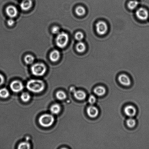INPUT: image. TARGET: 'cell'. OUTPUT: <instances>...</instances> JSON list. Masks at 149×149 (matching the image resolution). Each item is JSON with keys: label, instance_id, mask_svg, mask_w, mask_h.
<instances>
[{"label": "cell", "instance_id": "cell-1", "mask_svg": "<svg viewBox=\"0 0 149 149\" xmlns=\"http://www.w3.org/2000/svg\"><path fill=\"white\" fill-rule=\"evenodd\" d=\"M27 89L34 93H40L44 90V84L42 81L40 80L32 79L27 83Z\"/></svg>", "mask_w": 149, "mask_h": 149}, {"label": "cell", "instance_id": "cell-2", "mask_svg": "<svg viewBox=\"0 0 149 149\" xmlns=\"http://www.w3.org/2000/svg\"><path fill=\"white\" fill-rule=\"evenodd\" d=\"M69 40V38L68 35L65 32H61L58 34L56 37V45L59 48H64L67 45Z\"/></svg>", "mask_w": 149, "mask_h": 149}, {"label": "cell", "instance_id": "cell-3", "mask_svg": "<svg viewBox=\"0 0 149 149\" xmlns=\"http://www.w3.org/2000/svg\"><path fill=\"white\" fill-rule=\"evenodd\" d=\"M32 74L37 76H42L45 74L47 69L45 65L42 63H37L31 67Z\"/></svg>", "mask_w": 149, "mask_h": 149}, {"label": "cell", "instance_id": "cell-4", "mask_svg": "<svg viewBox=\"0 0 149 149\" xmlns=\"http://www.w3.org/2000/svg\"><path fill=\"white\" fill-rule=\"evenodd\" d=\"M54 120V118L53 116L50 114H45L39 118V122L42 126L48 127L53 124Z\"/></svg>", "mask_w": 149, "mask_h": 149}, {"label": "cell", "instance_id": "cell-5", "mask_svg": "<svg viewBox=\"0 0 149 149\" xmlns=\"http://www.w3.org/2000/svg\"><path fill=\"white\" fill-rule=\"evenodd\" d=\"M108 30L107 24L105 22L99 21L96 24V31L100 35H104L106 34Z\"/></svg>", "mask_w": 149, "mask_h": 149}, {"label": "cell", "instance_id": "cell-6", "mask_svg": "<svg viewBox=\"0 0 149 149\" xmlns=\"http://www.w3.org/2000/svg\"><path fill=\"white\" fill-rule=\"evenodd\" d=\"M137 16L140 20H145L148 18L149 13L147 10L143 8H141L136 12Z\"/></svg>", "mask_w": 149, "mask_h": 149}, {"label": "cell", "instance_id": "cell-7", "mask_svg": "<svg viewBox=\"0 0 149 149\" xmlns=\"http://www.w3.org/2000/svg\"><path fill=\"white\" fill-rule=\"evenodd\" d=\"M10 87L12 91L15 92H19L21 91L24 88L22 83L18 80H15L12 82L10 84Z\"/></svg>", "mask_w": 149, "mask_h": 149}, {"label": "cell", "instance_id": "cell-8", "mask_svg": "<svg viewBox=\"0 0 149 149\" xmlns=\"http://www.w3.org/2000/svg\"><path fill=\"white\" fill-rule=\"evenodd\" d=\"M6 13L8 16L11 18H15L18 14L17 9L13 6H9L6 8Z\"/></svg>", "mask_w": 149, "mask_h": 149}, {"label": "cell", "instance_id": "cell-9", "mask_svg": "<svg viewBox=\"0 0 149 149\" xmlns=\"http://www.w3.org/2000/svg\"><path fill=\"white\" fill-rule=\"evenodd\" d=\"M87 112L88 115L91 118H96L99 115L98 109L96 107L92 105L87 108Z\"/></svg>", "mask_w": 149, "mask_h": 149}, {"label": "cell", "instance_id": "cell-10", "mask_svg": "<svg viewBox=\"0 0 149 149\" xmlns=\"http://www.w3.org/2000/svg\"><path fill=\"white\" fill-rule=\"evenodd\" d=\"M118 80L121 84L126 86H128L131 84V81L130 78L127 75L125 74H120L118 77Z\"/></svg>", "mask_w": 149, "mask_h": 149}, {"label": "cell", "instance_id": "cell-11", "mask_svg": "<svg viewBox=\"0 0 149 149\" xmlns=\"http://www.w3.org/2000/svg\"><path fill=\"white\" fill-rule=\"evenodd\" d=\"M71 91L74 93V97L76 99L79 101H82L84 100L86 97V95L85 92L81 90H76L74 88H71Z\"/></svg>", "mask_w": 149, "mask_h": 149}, {"label": "cell", "instance_id": "cell-12", "mask_svg": "<svg viewBox=\"0 0 149 149\" xmlns=\"http://www.w3.org/2000/svg\"><path fill=\"white\" fill-rule=\"evenodd\" d=\"M124 111L126 115L130 117L134 116L137 112L135 108L131 105L126 107L124 109Z\"/></svg>", "mask_w": 149, "mask_h": 149}, {"label": "cell", "instance_id": "cell-13", "mask_svg": "<svg viewBox=\"0 0 149 149\" xmlns=\"http://www.w3.org/2000/svg\"><path fill=\"white\" fill-rule=\"evenodd\" d=\"M33 2L32 0H23L20 3V7L24 11H27L32 7Z\"/></svg>", "mask_w": 149, "mask_h": 149}, {"label": "cell", "instance_id": "cell-14", "mask_svg": "<svg viewBox=\"0 0 149 149\" xmlns=\"http://www.w3.org/2000/svg\"><path fill=\"white\" fill-rule=\"evenodd\" d=\"M60 56V52L57 50H54L50 55V59L53 62H56L59 60Z\"/></svg>", "mask_w": 149, "mask_h": 149}, {"label": "cell", "instance_id": "cell-15", "mask_svg": "<svg viewBox=\"0 0 149 149\" xmlns=\"http://www.w3.org/2000/svg\"><path fill=\"white\" fill-rule=\"evenodd\" d=\"M93 92L97 96H102L106 93V90L105 87L101 86H99L95 88Z\"/></svg>", "mask_w": 149, "mask_h": 149}, {"label": "cell", "instance_id": "cell-16", "mask_svg": "<svg viewBox=\"0 0 149 149\" xmlns=\"http://www.w3.org/2000/svg\"><path fill=\"white\" fill-rule=\"evenodd\" d=\"M76 48L78 52L82 53L85 51L86 46L83 42L79 41V42L77 44Z\"/></svg>", "mask_w": 149, "mask_h": 149}, {"label": "cell", "instance_id": "cell-17", "mask_svg": "<svg viewBox=\"0 0 149 149\" xmlns=\"http://www.w3.org/2000/svg\"><path fill=\"white\" fill-rule=\"evenodd\" d=\"M61 107L58 104H55L51 107L50 108L51 112L53 114H58L61 111Z\"/></svg>", "mask_w": 149, "mask_h": 149}, {"label": "cell", "instance_id": "cell-18", "mask_svg": "<svg viewBox=\"0 0 149 149\" xmlns=\"http://www.w3.org/2000/svg\"><path fill=\"white\" fill-rule=\"evenodd\" d=\"M75 12L78 16H82L85 14L86 10L84 7L81 6H79L76 8Z\"/></svg>", "mask_w": 149, "mask_h": 149}, {"label": "cell", "instance_id": "cell-19", "mask_svg": "<svg viewBox=\"0 0 149 149\" xmlns=\"http://www.w3.org/2000/svg\"><path fill=\"white\" fill-rule=\"evenodd\" d=\"M139 4V3L135 0H132L128 2V6L129 9L131 10H134L137 7Z\"/></svg>", "mask_w": 149, "mask_h": 149}, {"label": "cell", "instance_id": "cell-20", "mask_svg": "<svg viewBox=\"0 0 149 149\" xmlns=\"http://www.w3.org/2000/svg\"><path fill=\"white\" fill-rule=\"evenodd\" d=\"M10 93L5 88L0 90V97L2 98H6L9 96Z\"/></svg>", "mask_w": 149, "mask_h": 149}, {"label": "cell", "instance_id": "cell-21", "mask_svg": "<svg viewBox=\"0 0 149 149\" xmlns=\"http://www.w3.org/2000/svg\"><path fill=\"white\" fill-rule=\"evenodd\" d=\"M24 61L27 65H31L34 63L35 58L34 56L30 55H27L24 58Z\"/></svg>", "mask_w": 149, "mask_h": 149}, {"label": "cell", "instance_id": "cell-22", "mask_svg": "<svg viewBox=\"0 0 149 149\" xmlns=\"http://www.w3.org/2000/svg\"><path fill=\"white\" fill-rule=\"evenodd\" d=\"M56 97L60 101H63L66 99L67 96L66 94L63 91H60L56 93Z\"/></svg>", "mask_w": 149, "mask_h": 149}, {"label": "cell", "instance_id": "cell-23", "mask_svg": "<svg viewBox=\"0 0 149 149\" xmlns=\"http://www.w3.org/2000/svg\"><path fill=\"white\" fill-rule=\"evenodd\" d=\"M20 98L24 102H27L30 100L31 96L27 92H24L22 94Z\"/></svg>", "mask_w": 149, "mask_h": 149}, {"label": "cell", "instance_id": "cell-24", "mask_svg": "<svg viewBox=\"0 0 149 149\" xmlns=\"http://www.w3.org/2000/svg\"><path fill=\"white\" fill-rule=\"evenodd\" d=\"M127 125L129 128H133L135 127L136 124V120L132 118H130L127 120Z\"/></svg>", "mask_w": 149, "mask_h": 149}, {"label": "cell", "instance_id": "cell-25", "mask_svg": "<svg viewBox=\"0 0 149 149\" xmlns=\"http://www.w3.org/2000/svg\"><path fill=\"white\" fill-rule=\"evenodd\" d=\"M30 146L29 143L26 142H22L19 144L18 148L19 149H29Z\"/></svg>", "mask_w": 149, "mask_h": 149}, {"label": "cell", "instance_id": "cell-26", "mask_svg": "<svg viewBox=\"0 0 149 149\" xmlns=\"http://www.w3.org/2000/svg\"><path fill=\"white\" fill-rule=\"evenodd\" d=\"M84 34L81 32H77L75 35L76 39L79 41H81L84 38Z\"/></svg>", "mask_w": 149, "mask_h": 149}, {"label": "cell", "instance_id": "cell-27", "mask_svg": "<svg viewBox=\"0 0 149 149\" xmlns=\"http://www.w3.org/2000/svg\"><path fill=\"white\" fill-rule=\"evenodd\" d=\"M96 98L93 95H91L88 98V101L89 103L91 105H93L96 102Z\"/></svg>", "mask_w": 149, "mask_h": 149}, {"label": "cell", "instance_id": "cell-28", "mask_svg": "<svg viewBox=\"0 0 149 149\" xmlns=\"http://www.w3.org/2000/svg\"><path fill=\"white\" fill-rule=\"evenodd\" d=\"M59 28L58 26H54L52 28V32L53 34H58L60 33Z\"/></svg>", "mask_w": 149, "mask_h": 149}, {"label": "cell", "instance_id": "cell-29", "mask_svg": "<svg viewBox=\"0 0 149 149\" xmlns=\"http://www.w3.org/2000/svg\"><path fill=\"white\" fill-rule=\"evenodd\" d=\"M8 25L10 26H12L14 24L15 21L12 18H10L8 20L7 22Z\"/></svg>", "mask_w": 149, "mask_h": 149}, {"label": "cell", "instance_id": "cell-30", "mask_svg": "<svg viewBox=\"0 0 149 149\" xmlns=\"http://www.w3.org/2000/svg\"><path fill=\"white\" fill-rule=\"evenodd\" d=\"M4 82V78L3 76L0 74V86L3 84Z\"/></svg>", "mask_w": 149, "mask_h": 149}]
</instances>
